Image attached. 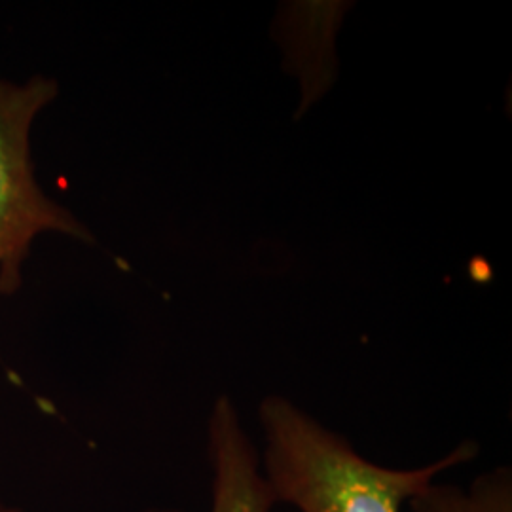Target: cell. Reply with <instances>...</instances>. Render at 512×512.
Instances as JSON below:
<instances>
[{
  "mask_svg": "<svg viewBox=\"0 0 512 512\" xmlns=\"http://www.w3.org/2000/svg\"><path fill=\"white\" fill-rule=\"evenodd\" d=\"M0 512H21L18 507H14V505H8V503H4V501H0Z\"/></svg>",
  "mask_w": 512,
  "mask_h": 512,
  "instance_id": "7",
  "label": "cell"
},
{
  "mask_svg": "<svg viewBox=\"0 0 512 512\" xmlns=\"http://www.w3.org/2000/svg\"><path fill=\"white\" fill-rule=\"evenodd\" d=\"M258 420L264 433L260 467L275 503L298 512H403L425 486L480 454L475 440H463L446 456L420 467L380 465L344 435L277 395L260 403Z\"/></svg>",
  "mask_w": 512,
  "mask_h": 512,
  "instance_id": "1",
  "label": "cell"
},
{
  "mask_svg": "<svg viewBox=\"0 0 512 512\" xmlns=\"http://www.w3.org/2000/svg\"><path fill=\"white\" fill-rule=\"evenodd\" d=\"M469 274L475 279L476 283H488L492 281V268L488 262H484L482 258H475L469 266Z\"/></svg>",
  "mask_w": 512,
  "mask_h": 512,
  "instance_id": "5",
  "label": "cell"
},
{
  "mask_svg": "<svg viewBox=\"0 0 512 512\" xmlns=\"http://www.w3.org/2000/svg\"><path fill=\"white\" fill-rule=\"evenodd\" d=\"M141 512H188L184 509H175V507H156V509H147V511Z\"/></svg>",
  "mask_w": 512,
  "mask_h": 512,
  "instance_id": "6",
  "label": "cell"
},
{
  "mask_svg": "<svg viewBox=\"0 0 512 512\" xmlns=\"http://www.w3.org/2000/svg\"><path fill=\"white\" fill-rule=\"evenodd\" d=\"M211 465L209 512H274L275 497L260 467V450L243 429L236 404L220 395L207 429Z\"/></svg>",
  "mask_w": 512,
  "mask_h": 512,
  "instance_id": "3",
  "label": "cell"
},
{
  "mask_svg": "<svg viewBox=\"0 0 512 512\" xmlns=\"http://www.w3.org/2000/svg\"><path fill=\"white\" fill-rule=\"evenodd\" d=\"M406 507L412 512H512L511 467L497 465L475 476L465 488L435 480Z\"/></svg>",
  "mask_w": 512,
  "mask_h": 512,
  "instance_id": "4",
  "label": "cell"
},
{
  "mask_svg": "<svg viewBox=\"0 0 512 512\" xmlns=\"http://www.w3.org/2000/svg\"><path fill=\"white\" fill-rule=\"evenodd\" d=\"M57 97V82L33 76L25 82L0 78V296L23 281V262L46 232L92 243L90 230L38 184L31 133L38 114Z\"/></svg>",
  "mask_w": 512,
  "mask_h": 512,
  "instance_id": "2",
  "label": "cell"
}]
</instances>
